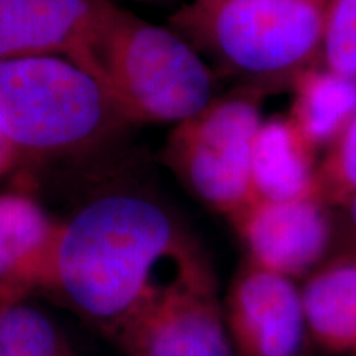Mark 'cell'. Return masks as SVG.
<instances>
[{
    "instance_id": "obj_1",
    "label": "cell",
    "mask_w": 356,
    "mask_h": 356,
    "mask_svg": "<svg viewBox=\"0 0 356 356\" xmlns=\"http://www.w3.org/2000/svg\"><path fill=\"white\" fill-rule=\"evenodd\" d=\"M190 289H210V279L172 213L118 190L61 221L43 292L108 337L168 293Z\"/></svg>"
},
{
    "instance_id": "obj_2",
    "label": "cell",
    "mask_w": 356,
    "mask_h": 356,
    "mask_svg": "<svg viewBox=\"0 0 356 356\" xmlns=\"http://www.w3.org/2000/svg\"><path fill=\"white\" fill-rule=\"evenodd\" d=\"M127 121L102 84L60 56L0 61V131L20 157L63 159L95 149Z\"/></svg>"
},
{
    "instance_id": "obj_3",
    "label": "cell",
    "mask_w": 356,
    "mask_h": 356,
    "mask_svg": "<svg viewBox=\"0 0 356 356\" xmlns=\"http://www.w3.org/2000/svg\"><path fill=\"white\" fill-rule=\"evenodd\" d=\"M104 74L127 124H180L213 101L211 73L193 44L124 8L109 30Z\"/></svg>"
},
{
    "instance_id": "obj_4",
    "label": "cell",
    "mask_w": 356,
    "mask_h": 356,
    "mask_svg": "<svg viewBox=\"0 0 356 356\" xmlns=\"http://www.w3.org/2000/svg\"><path fill=\"white\" fill-rule=\"evenodd\" d=\"M327 2L193 0L172 20L181 37L226 65L267 76L300 68L322 50Z\"/></svg>"
},
{
    "instance_id": "obj_5",
    "label": "cell",
    "mask_w": 356,
    "mask_h": 356,
    "mask_svg": "<svg viewBox=\"0 0 356 356\" xmlns=\"http://www.w3.org/2000/svg\"><path fill=\"white\" fill-rule=\"evenodd\" d=\"M261 124L254 101H211L200 114L177 124L168 136L163 159L203 203L238 216L256 202L251 159Z\"/></svg>"
},
{
    "instance_id": "obj_6",
    "label": "cell",
    "mask_w": 356,
    "mask_h": 356,
    "mask_svg": "<svg viewBox=\"0 0 356 356\" xmlns=\"http://www.w3.org/2000/svg\"><path fill=\"white\" fill-rule=\"evenodd\" d=\"M119 8L113 0H0V61L66 58L106 88L104 50Z\"/></svg>"
},
{
    "instance_id": "obj_7",
    "label": "cell",
    "mask_w": 356,
    "mask_h": 356,
    "mask_svg": "<svg viewBox=\"0 0 356 356\" xmlns=\"http://www.w3.org/2000/svg\"><path fill=\"white\" fill-rule=\"evenodd\" d=\"M108 338L129 356H233L210 289L168 293Z\"/></svg>"
},
{
    "instance_id": "obj_8",
    "label": "cell",
    "mask_w": 356,
    "mask_h": 356,
    "mask_svg": "<svg viewBox=\"0 0 356 356\" xmlns=\"http://www.w3.org/2000/svg\"><path fill=\"white\" fill-rule=\"evenodd\" d=\"M262 269L287 275L314 266L327 249L330 228L315 198L254 202L238 215Z\"/></svg>"
},
{
    "instance_id": "obj_9",
    "label": "cell",
    "mask_w": 356,
    "mask_h": 356,
    "mask_svg": "<svg viewBox=\"0 0 356 356\" xmlns=\"http://www.w3.org/2000/svg\"><path fill=\"white\" fill-rule=\"evenodd\" d=\"M53 220L26 193H0V300L26 299L43 291L60 236Z\"/></svg>"
},
{
    "instance_id": "obj_10",
    "label": "cell",
    "mask_w": 356,
    "mask_h": 356,
    "mask_svg": "<svg viewBox=\"0 0 356 356\" xmlns=\"http://www.w3.org/2000/svg\"><path fill=\"white\" fill-rule=\"evenodd\" d=\"M236 310L261 356H296L304 337V304L287 275L252 270L239 280Z\"/></svg>"
},
{
    "instance_id": "obj_11",
    "label": "cell",
    "mask_w": 356,
    "mask_h": 356,
    "mask_svg": "<svg viewBox=\"0 0 356 356\" xmlns=\"http://www.w3.org/2000/svg\"><path fill=\"white\" fill-rule=\"evenodd\" d=\"M309 145L292 122L261 124L252 145L251 181L256 202L286 203L314 198Z\"/></svg>"
},
{
    "instance_id": "obj_12",
    "label": "cell",
    "mask_w": 356,
    "mask_h": 356,
    "mask_svg": "<svg viewBox=\"0 0 356 356\" xmlns=\"http://www.w3.org/2000/svg\"><path fill=\"white\" fill-rule=\"evenodd\" d=\"M355 114L356 78L328 70L300 79L292 124L309 147L340 137Z\"/></svg>"
},
{
    "instance_id": "obj_13",
    "label": "cell",
    "mask_w": 356,
    "mask_h": 356,
    "mask_svg": "<svg viewBox=\"0 0 356 356\" xmlns=\"http://www.w3.org/2000/svg\"><path fill=\"white\" fill-rule=\"evenodd\" d=\"M312 330L330 341L356 338V262L325 270L312 279L302 296Z\"/></svg>"
},
{
    "instance_id": "obj_14",
    "label": "cell",
    "mask_w": 356,
    "mask_h": 356,
    "mask_svg": "<svg viewBox=\"0 0 356 356\" xmlns=\"http://www.w3.org/2000/svg\"><path fill=\"white\" fill-rule=\"evenodd\" d=\"M2 356H79L68 337L26 299L0 300Z\"/></svg>"
},
{
    "instance_id": "obj_15",
    "label": "cell",
    "mask_w": 356,
    "mask_h": 356,
    "mask_svg": "<svg viewBox=\"0 0 356 356\" xmlns=\"http://www.w3.org/2000/svg\"><path fill=\"white\" fill-rule=\"evenodd\" d=\"M322 51L327 68L356 78V0H328Z\"/></svg>"
},
{
    "instance_id": "obj_16",
    "label": "cell",
    "mask_w": 356,
    "mask_h": 356,
    "mask_svg": "<svg viewBox=\"0 0 356 356\" xmlns=\"http://www.w3.org/2000/svg\"><path fill=\"white\" fill-rule=\"evenodd\" d=\"M323 184L332 195L346 202L356 193V114L340 134L335 150L325 163Z\"/></svg>"
},
{
    "instance_id": "obj_17",
    "label": "cell",
    "mask_w": 356,
    "mask_h": 356,
    "mask_svg": "<svg viewBox=\"0 0 356 356\" xmlns=\"http://www.w3.org/2000/svg\"><path fill=\"white\" fill-rule=\"evenodd\" d=\"M20 159V154L17 152L15 147L8 142L7 137L3 136V132L0 131V177L10 172Z\"/></svg>"
},
{
    "instance_id": "obj_18",
    "label": "cell",
    "mask_w": 356,
    "mask_h": 356,
    "mask_svg": "<svg viewBox=\"0 0 356 356\" xmlns=\"http://www.w3.org/2000/svg\"><path fill=\"white\" fill-rule=\"evenodd\" d=\"M348 207H350V220L356 228V193L348 200Z\"/></svg>"
},
{
    "instance_id": "obj_19",
    "label": "cell",
    "mask_w": 356,
    "mask_h": 356,
    "mask_svg": "<svg viewBox=\"0 0 356 356\" xmlns=\"http://www.w3.org/2000/svg\"><path fill=\"white\" fill-rule=\"evenodd\" d=\"M0 356H2V353H0Z\"/></svg>"
}]
</instances>
